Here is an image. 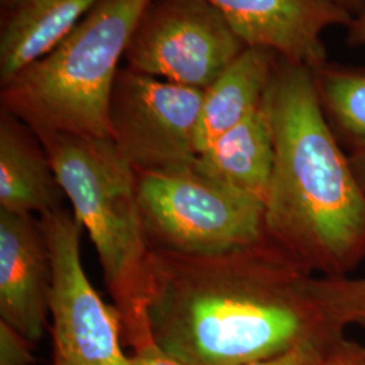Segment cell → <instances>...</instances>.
<instances>
[{
    "label": "cell",
    "instance_id": "obj_22",
    "mask_svg": "<svg viewBox=\"0 0 365 365\" xmlns=\"http://www.w3.org/2000/svg\"><path fill=\"white\" fill-rule=\"evenodd\" d=\"M3 1H4L6 4L18 7V6H21V4H24V3H27V1H30V0H3Z\"/></svg>",
    "mask_w": 365,
    "mask_h": 365
},
{
    "label": "cell",
    "instance_id": "obj_5",
    "mask_svg": "<svg viewBox=\"0 0 365 365\" xmlns=\"http://www.w3.org/2000/svg\"><path fill=\"white\" fill-rule=\"evenodd\" d=\"M150 250L214 256L260 242L265 203L196 170H135Z\"/></svg>",
    "mask_w": 365,
    "mask_h": 365
},
{
    "label": "cell",
    "instance_id": "obj_4",
    "mask_svg": "<svg viewBox=\"0 0 365 365\" xmlns=\"http://www.w3.org/2000/svg\"><path fill=\"white\" fill-rule=\"evenodd\" d=\"M72 212L91 238L122 333L148 321L145 286L150 248L137 196V176L111 137L34 133Z\"/></svg>",
    "mask_w": 365,
    "mask_h": 365
},
{
    "label": "cell",
    "instance_id": "obj_23",
    "mask_svg": "<svg viewBox=\"0 0 365 365\" xmlns=\"http://www.w3.org/2000/svg\"><path fill=\"white\" fill-rule=\"evenodd\" d=\"M359 163H360V165H363V167L365 168V149L364 152H363V153L359 156Z\"/></svg>",
    "mask_w": 365,
    "mask_h": 365
},
{
    "label": "cell",
    "instance_id": "obj_1",
    "mask_svg": "<svg viewBox=\"0 0 365 365\" xmlns=\"http://www.w3.org/2000/svg\"><path fill=\"white\" fill-rule=\"evenodd\" d=\"M262 240L214 256L150 250L145 304L161 349L185 365H247L313 342L310 283Z\"/></svg>",
    "mask_w": 365,
    "mask_h": 365
},
{
    "label": "cell",
    "instance_id": "obj_17",
    "mask_svg": "<svg viewBox=\"0 0 365 365\" xmlns=\"http://www.w3.org/2000/svg\"><path fill=\"white\" fill-rule=\"evenodd\" d=\"M133 349L131 365H185L158 346L150 327L126 339Z\"/></svg>",
    "mask_w": 365,
    "mask_h": 365
},
{
    "label": "cell",
    "instance_id": "obj_21",
    "mask_svg": "<svg viewBox=\"0 0 365 365\" xmlns=\"http://www.w3.org/2000/svg\"><path fill=\"white\" fill-rule=\"evenodd\" d=\"M339 1L348 11H357L359 14L363 13L365 10L364 0H337Z\"/></svg>",
    "mask_w": 365,
    "mask_h": 365
},
{
    "label": "cell",
    "instance_id": "obj_8",
    "mask_svg": "<svg viewBox=\"0 0 365 365\" xmlns=\"http://www.w3.org/2000/svg\"><path fill=\"white\" fill-rule=\"evenodd\" d=\"M205 90L182 87L133 69L118 72L110 102V134L134 170L195 165V135Z\"/></svg>",
    "mask_w": 365,
    "mask_h": 365
},
{
    "label": "cell",
    "instance_id": "obj_19",
    "mask_svg": "<svg viewBox=\"0 0 365 365\" xmlns=\"http://www.w3.org/2000/svg\"><path fill=\"white\" fill-rule=\"evenodd\" d=\"M247 365H321L319 364V356L317 352V348L314 342H307L304 345H300L298 348L283 353L280 356H276L274 359L262 360L257 363H252Z\"/></svg>",
    "mask_w": 365,
    "mask_h": 365
},
{
    "label": "cell",
    "instance_id": "obj_16",
    "mask_svg": "<svg viewBox=\"0 0 365 365\" xmlns=\"http://www.w3.org/2000/svg\"><path fill=\"white\" fill-rule=\"evenodd\" d=\"M312 297L315 306L324 307L341 319L365 322V280L349 283L331 291L322 284L312 283Z\"/></svg>",
    "mask_w": 365,
    "mask_h": 365
},
{
    "label": "cell",
    "instance_id": "obj_12",
    "mask_svg": "<svg viewBox=\"0 0 365 365\" xmlns=\"http://www.w3.org/2000/svg\"><path fill=\"white\" fill-rule=\"evenodd\" d=\"M274 68V52L247 46L205 90L196 128L197 155L260 108Z\"/></svg>",
    "mask_w": 365,
    "mask_h": 365
},
{
    "label": "cell",
    "instance_id": "obj_7",
    "mask_svg": "<svg viewBox=\"0 0 365 365\" xmlns=\"http://www.w3.org/2000/svg\"><path fill=\"white\" fill-rule=\"evenodd\" d=\"M247 48L206 0H153L131 37L129 68L206 90Z\"/></svg>",
    "mask_w": 365,
    "mask_h": 365
},
{
    "label": "cell",
    "instance_id": "obj_20",
    "mask_svg": "<svg viewBox=\"0 0 365 365\" xmlns=\"http://www.w3.org/2000/svg\"><path fill=\"white\" fill-rule=\"evenodd\" d=\"M351 39L354 43H365V10L351 25Z\"/></svg>",
    "mask_w": 365,
    "mask_h": 365
},
{
    "label": "cell",
    "instance_id": "obj_10",
    "mask_svg": "<svg viewBox=\"0 0 365 365\" xmlns=\"http://www.w3.org/2000/svg\"><path fill=\"white\" fill-rule=\"evenodd\" d=\"M49 294L51 260L41 223L33 215L0 210V321L38 342Z\"/></svg>",
    "mask_w": 365,
    "mask_h": 365
},
{
    "label": "cell",
    "instance_id": "obj_9",
    "mask_svg": "<svg viewBox=\"0 0 365 365\" xmlns=\"http://www.w3.org/2000/svg\"><path fill=\"white\" fill-rule=\"evenodd\" d=\"M247 46L279 53L294 66L321 69L327 52L321 34L329 26L352 25L337 0H206Z\"/></svg>",
    "mask_w": 365,
    "mask_h": 365
},
{
    "label": "cell",
    "instance_id": "obj_14",
    "mask_svg": "<svg viewBox=\"0 0 365 365\" xmlns=\"http://www.w3.org/2000/svg\"><path fill=\"white\" fill-rule=\"evenodd\" d=\"M102 0H30L18 7L0 37L1 83L51 52Z\"/></svg>",
    "mask_w": 365,
    "mask_h": 365
},
{
    "label": "cell",
    "instance_id": "obj_13",
    "mask_svg": "<svg viewBox=\"0 0 365 365\" xmlns=\"http://www.w3.org/2000/svg\"><path fill=\"white\" fill-rule=\"evenodd\" d=\"M274 164L272 133L261 103L259 110L199 153L195 168L223 185L265 203Z\"/></svg>",
    "mask_w": 365,
    "mask_h": 365
},
{
    "label": "cell",
    "instance_id": "obj_2",
    "mask_svg": "<svg viewBox=\"0 0 365 365\" xmlns=\"http://www.w3.org/2000/svg\"><path fill=\"white\" fill-rule=\"evenodd\" d=\"M262 107L274 150L265 233L295 259H342L364 237L365 196L322 114L313 69L283 60Z\"/></svg>",
    "mask_w": 365,
    "mask_h": 365
},
{
    "label": "cell",
    "instance_id": "obj_11",
    "mask_svg": "<svg viewBox=\"0 0 365 365\" xmlns=\"http://www.w3.org/2000/svg\"><path fill=\"white\" fill-rule=\"evenodd\" d=\"M64 194L45 149L18 118L0 119V210L39 217L63 207Z\"/></svg>",
    "mask_w": 365,
    "mask_h": 365
},
{
    "label": "cell",
    "instance_id": "obj_3",
    "mask_svg": "<svg viewBox=\"0 0 365 365\" xmlns=\"http://www.w3.org/2000/svg\"><path fill=\"white\" fill-rule=\"evenodd\" d=\"M153 0H102L52 51L1 83L3 111L33 133L111 137L118 66Z\"/></svg>",
    "mask_w": 365,
    "mask_h": 365
},
{
    "label": "cell",
    "instance_id": "obj_18",
    "mask_svg": "<svg viewBox=\"0 0 365 365\" xmlns=\"http://www.w3.org/2000/svg\"><path fill=\"white\" fill-rule=\"evenodd\" d=\"M33 344L15 329L0 321V365H31Z\"/></svg>",
    "mask_w": 365,
    "mask_h": 365
},
{
    "label": "cell",
    "instance_id": "obj_15",
    "mask_svg": "<svg viewBox=\"0 0 365 365\" xmlns=\"http://www.w3.org/2000/svg\"><path fill=\"white\" fill-rule=\"evenodd\" d=\"M318 90L339 125L365 144V73L325 71Z\"/></svg>",
    "mask_w": 365,
    "mask_h": 365
},
{
    "label": "cell",
    "instance_id": "obj_6",
    "mask_svg": "<svg viewBox=\"0 0 365 365\" xmlns=\"http://www.w3.org/2000/svg\"><path fill=\"white\" fill-rule=\"evenodd\" d=\"M38 221L51 260L53 365H131L120 344V314L106 304L84 271L78 218L60 207Z\"/></svg>",
    "mask_w": 365,
    "mask_h": 365
}]
</instances>
